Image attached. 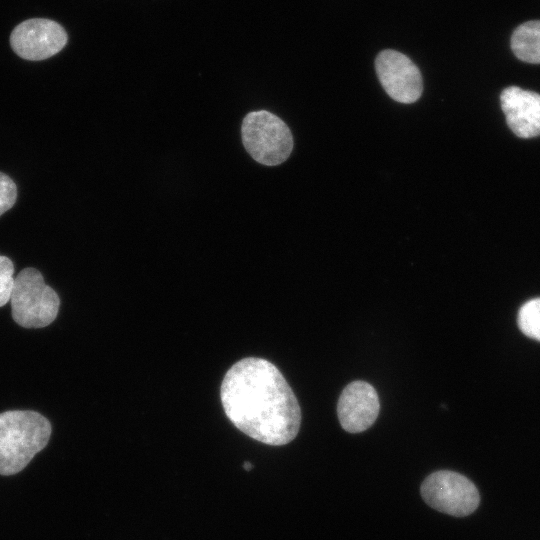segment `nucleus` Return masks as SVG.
Listing matches in <instances>:
<instances>
[{
  "label": "nucleus",
  "mask_w": 540,
  "mask_h": 540,
  "mask_svg": "<svg viewBox=\"0 0 540 540\" xmlns=\"http://www.w3.org/2000/svg\"><path fill=\"white\" fill-rule=\"evenodd\" d=\"M517 322L523 334L540 342V298L531 299L521 306Z\"/></svg>",
  "instance_id": "nucleus-11"
},
{
  "label": "nucleus",
  "mask_w": 540,
  "mask_h": 540,
  "mask_svg": "<svg viewBox=\"0 0 540 540\" xmlns=\"http://www.w3.org/2000/svg\"><path fill=\"white\" fill-rule=\"evenodd\" d=\"M375 69L382 87L393 100L411 104L421 97V72L405 54L383 50L376 57Z\"/></svg>",
  "instance_id": "nucleus-6"
},
{
  "label": "nucleus",
  "mask_w": 540,
  "mask_h": 540,
  "mask_svg": "<svg viewBox=\"0 0 540 540\" xmlns=\"http://www.w3.org/2000/svg\"><path fill=\"white\" fill-rule=\"evenodd\" d=\"M220 397L232 424L268 445H285L298 434L301 410L280 370L263 358L236 362L225 374Z\"/></svg>",
  "instance_id": "nucleus-1"
},
{
  "label": "nucleus",
  "mask_w": 540,
  "mask_h": 540,
  "mask_svg": "<svg viewBox=\"0 0 540 540\" xmlns=\"http://www.w3.org/2000/svg\"><path fill=\"white\" fill-rule=\"evenodd\" d=\"M67 43V33L57 22L34 18L14 28L10 44L14 52L26 60L38 61L57 54Z\"/></svg>",
  "instance_id": "nucleus-7"
},
{
  "label": "nucleus",
  "mask_w": 540,
  "mask_h": 540,
  "mask_svg": "<svg viewBox=\"0 0 540 540\" xmlns=\"http://www.w3.org/2000/svg\"><path fill=\"white\" fill-rule=\"evenodd\" d=\"M14 265L6 256L0 255V307L10 301L14 287Z\"/></svg>",
  "instance_id": "nucleus-12"
},
{
  "label": "nucleus",
  "mask_w": 540,
  "mask_h": 540,
  "mask_svg": "<svg viewBox=\"0 0 540 540\" xmlns=\"http://www.w3.org/2000/svg\"><path fill=\"white\" fill-rule=\"evenodd\" d=\"M241 135L250 156L266 166L283 163L293 149V137L288 126L266 110L248 113L242 122Z\"/></svg>",
  "instance_id": "nucleus-4"
},
{
  "label": "nucleus",
  "mask_w": 540,
  "mask_h": 540,
  "mask_svg": "<svg viewBox=\"0 0 540 540\" xmlns=\"http://www.w3.org/2000/svg\"><path fill=\"white\" fill-rule=\"evenodd\" d=\"M501 108L512 132L520 138L540 135V95L511 86L500 95Z\"/></svg>",
  "instance_id": "nucleus-9"
},
{
  "label": "nucleus",
  "mask_w": 540,
  "mask_h": 540,
  "mask_svg": "<svg viewBox=\"0 0 540 540\" xmlns=\"http://www.w3.org/2000/svg\"><path fill=\"white\" fill-rule=\"evenodd\" d=\"M511 49L519 60L540 64V20L519 25L511 36Z\"/></svg>",
  "instance_id": "nucleus-10"
},
{
  "label": "nucleus",
  "mask_w": 540,
  "mask_h": 540,
  "mask_svg": "<svg viewBox=\"0 0 540 540\" xmlns=\"http://www.w3.org/2000/svg\"><path fill=\"white\" fill-rule=\"evenodd\" d=\"M379 398L373 386L365 381L348 384L340 394L337 414L342 428L350 433L368 429L377 419Z\"/></svg>",
  "instance_id": "nucleus-8"
},
{
  "label": "nucleus",
  "mask_w": 540,
  "mask_h": 540,
  "mask_svg": "<svg viewBox=\"0 0 540 540\" xmlns=\"http://www.w3.org/2000/svg\"><path fill=\"white\" fill-rule=\"evenodd\" d=\"M421 494L435 510L457 517L471 514L480 502L476 486L462 474L448 470L429 475L422 483Z\"/></svg>",
  "instance_id": "nucleus-5"
},
{
  "label": "nucleus",
  "mask_w": 540,
  "mask_h": 540,
  "mask_svg": "<svg viewBox=\"0 0 540 540\" xmlns=\"http://www.w3.org/2000/svg\"><path fill=\"white\" fill-rule=\"evenodd\" d=\"M243 468L246 470V471H250L252 469V465L250 462L246 461L244 462L243 464Z\"/></svg>",
  "instance_id": "nucleus-14"
},
{
  "label": "nucleus",
  "mask_w": 540,
  "mask_h": 540,
  "mask_svg": "<svg viewBox=\"0 0 540 540\" xmlns=\"http://www.w3.org/2000/svg\"><path fill=\"white\" fill-rule=\"evenodd\" d=\"M16 199V184L8 175L0 172V215L12 208Z\"/></svg>",
  "instance_id": "nucleus-13"
},
{
  "label": "nucleus",
  "mask_w": 540,
  "mask_h": 540,
  "mask_svg": "<svg viewBox=\"0 0 540 540\" xmlns=\"http://www.w3.org/2000/svg\"><path fill=\"white\" fill-rule=\"evenodd\" d=\"M50 435V422L36 411L0 413V475H13L24 469L47 445Z\"/></svg>",
  "instance_id": "nucleus-2"
},
{
  "label": "nucleus",
  "mask_w": 540,
  "mask_h": 540,
  "mask_svg": "<svg viewBox=\"0 0 540 540\" xmlns=\"http://www.w3.org/2000/svg\"><path fill=\"white\" fill-rule=\"evenodd\" d=\"M12 317L24 328H42L52 323L59 310L58 294L35 268H24L17 275L10 297Z\"/></svg>",
  "instance_id": "nucleus-3"
}]
</instances>
